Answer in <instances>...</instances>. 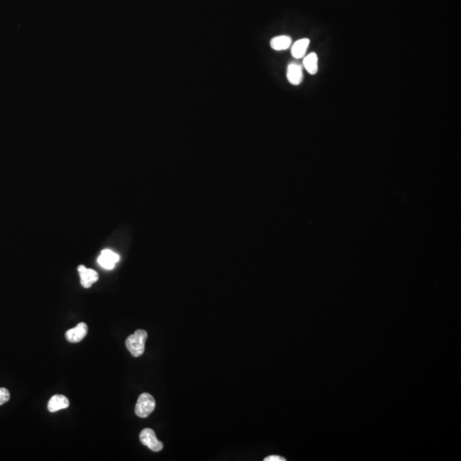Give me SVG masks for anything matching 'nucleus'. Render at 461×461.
<instances>
[{"instance_id": "obj_1", "label": "nucleus", "mask_w": 461, "mask_h": 461, "mask_svg": "<svg viewBox=\"0 0 461 461\" xmlns=\"http://www.w3.org/2000/svg\"><path fill=\"white\" fill-rule=\"evenodd\" d=\"M148 334L145 330H137L126 338V349L134 357L141 356L145 352V342Z\"/></svg>"}, {"instance_id": "obj_2", "label": "nucleus", "mask_w": 461, "mask_h": 461, "mask_svg": "<svg viewBox=\"0 0 461 461\" xmlns=\"http://www.w3.org/2000/svg\"><path fill=\"white\" fill-rule=\"evenodd\" d=\"M156 402L151 394L149 393H143L138 399L137 404L135 407V413L140 418H147L150 413L155 410Z\"/></svg>"}, {"instance_id": "obj_3", "label": "nucleus", "mask_w": 461, "mask_h": 461, "mask_svg": "<svg viewBox=\"0 0 461 461\" xmlns=\"http://www.w3.org/2000/svg\"><path fill=\"white\" fill-rule=\"evenodd\" d=\"M140 442L150 450L159 452L163 448V443L156 438V433L150 428L143 430L140 434Z\"/></svg>"}, {"instance_id": "obj_4", "label": "nucleus", "mask_w": 461, "mask_h": 461, "mask_svg": "<svg viewBox=\"0 0 461 461\" xmlns=\"http://www.w3.org/2000/svg\"><path fill=\"white\" fill-rule=\"evenodd\" d=\"M88 332V326L86 323H79L75 327L70 329L65 333V338L70 343H80L86 338Z\"/></svg>"}, {"instance_id": "obj_5", "label": "nucleus", "mask_w": 461, "mask_h": 461, "mask_svg": "<svg viewBox=\"0 0 461 461\" xmlns=\"http://www.w3.org/2000/svg\"><path fill=\"white\" fill-rule=\"evenodd\" d=\"M119 260L120 256L116 253L113 252L110 249H105L100 254L97 262L102 268L111 270L115 268V264L118 262Z\"/></svg>"}, {"instance_id": "obj_6", "label": "nucleus", "mask_w": 461, "mask_h": 461, "mask_svg": "<svg viewBox=\"0 0 461 461\" xmlns=\"http://www.w3.org/2000/svg\"><path fill=\"white\" fill-rule=\"evenodd\" d=\"M78 271L81 277V284L85 288H90L94 283L98 280V274L97 272L90 268H86L85 266H79Z\"/></svg>"}, {"instance_id": "obj_7", "label": "nucleus", "mask_w": 461, "mask_h": 461, "mask_svg": "<svg viewBox=\"0 0 461 461\" xmlns=\"http://www.w3.org/2000/svg\"><path fill=\"white\" fill-rule=\"evenodd\" d=\"M286 75L288 81L291 85L298 86L303 81V68L295 62L290 63L287 68Z\"/></svg>"}, {"instance_id": "obj_8", "label": "nucleus", "mask_w": 461, "mask_h": 461, "mask_svg": "<svg viewBox=\"0 0 461 461\" xmlns=\"http://www.w3.org/2000/svg\"><path fill=\"white\" fill-rule=\"evenodd\" d=\"M69 407H70V401H69L67 397H65V396H62V394H55V396H53L49 401L48 405H47L48 410L51 413H55V412H57V411L61 410V409L68 408Z\"/></svg>"}, {"instance_id": "obj_9", "label": "nucleus", "mask_w": 461, "mask_h": 461, "mask_svg": "<svg viewBox=\"0 0 461 461\" xmlns=\"http://www.w3.org/2000/svg\"><path fill=\"white\" fill-rule=\"evenodd\" d=\"M309 43H310V41L309 39H306V38L295 41L291 48V55L297 59L303 58L305 56L306 51L309 48Z\"/></svg>"}, {"instance_id": "obj_10", "label": "nucleus", "mask_w": 461, "mask_h": 461, "mask_svg": "<svg viewBox=\"0 0 461 461\" xmlns=\"http://www.w3.org/2000/svg\"><path fill=\"white\" fill-rule=\"evenodd\" d=\"M291 45V39L286 35L277 36L272 39L270 46L275 51H284L290 47Z\"/></svg>"}, {"instance_id": "obj_11", "label": "nucleus", "mask_w": 461, "mask_h": 461, "mask_svg": "<svg viewBox=\"0 0 461 461\" xmlns=\"http://www.w3.org/2000/svg\"><path fill=\"white\" fill-rule=\"evenodd\" d=\"M303 66L310 75H315L318 72V56L316 53H310L303 59Z\"/></svg>"}, {"instance_id": "obj_12", "label": "nucleus", "mask_w": 461, "mask_h": 461, "mask_svg": "<svg viewBox=\"0 0 461 461\" xmlns=\"http://www.w3.org/2000/svg\"><path fill=\"white\" fill-rule=\"evenodd\" d=\"M11 398V394L6 388H0V406L4 405L5 403L9 402Z\"/></svg>"}, {"instance_id": "obj_13", "label": "nucleus", "mask_w": 461, "mask_h": 461, "mask_svg": "<svg viewBox=\"0 0 461 461\" xmlns=\"http://www.w3.org/2000/svg\"><path fill=\"white\" fill-rule=\"evenodd\" d=\"M265 461H285L286 459L284 458H282L280 456L277 455H272L268 456L267 458H265L264 459Z\"/></svg>"}]
</instances>
